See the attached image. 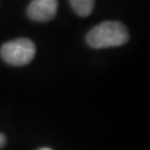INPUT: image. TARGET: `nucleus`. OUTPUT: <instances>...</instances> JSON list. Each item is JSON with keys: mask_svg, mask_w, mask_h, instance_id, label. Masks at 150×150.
Masks as SVG:
<instances>
[{"mask_svg": "<svg viewBox=\"0 0 150 150\" xmlns=\"http://www.w3.org/2000/svg\"><path fill=\"white\" fill-rule=\"evenodd\" d=\"M129 41L126 26L120 21H103L86 34V43L94 49L120 46Z\"/></svg>", "mask_w": 150, "mask_h": 150, "instance_id": "obj_1", "label": "nucleus"}, {"mask_svg": "<svg viewBox=\"0 0 150 150\" xmlns=\"http://www.w3.org/2000/svg\"><path fill=\"white\" fill-rule=\"evenodd\" d=\"M35 53V44L26 38L10 40L4 44L0 49V55H1L3 60L14 67H24V65L29 64L34 59Z\"/></svg>", "mask_w": 150, "mask_h": 150, "instance_id": "obj_2", "label": "nucleus"}, {"mask_svg": "<svg viewBox=\"0 0 150 150\" xmlns=\"http://www.w3.org/2000/svg\"><path fill=\"white\" fill-rule=\"evenodd\" d=\"M58 11V0H33L26 14L31 20L45 23L53 20Z\"/></svg>", "mask_w": 150, "mask_h": 150, "instance_id": "obj_3", "label": "nucleus"}, {"mask_svg": "<svg viewBox=\"0 0 150 150\" xmlns=\"http://www.w3.org/2000/svg\"><path fill=\"white\" fill-rule=\"evenodd\" d=\"M70 5L79 16H89L94 10L95 0H70Z\"/></svg>", "mask_w": 150, "mask_h": 150, "instance_id": "obj_4", "label": "nucleus"}, {"mask_svg": "<svg viewBox=\"0 0 150 150\" xmlns=\"http://www.w3.org/2000/svg\"><path fill=\"white\" fill-rule=\"evenodd\" d=\"M5 144H6V138H5V135L0 133V149H1Z\"/></svg>", "mask_w": 150, "mask_h": 150, "instance_id": "obj_5", "label": "nucleus"}, {"mask_svg": "<svg viewBox=\"0 0 150 150\" xmlns=\"http://www.w3.org/2000/svg\"><path fill=\"white\" fill-rule=\"evenodd\" d=\"M40 150H51V149H49V148H43V149H40Z\"/></svg>", "mask_w": 150, "mask_h": 150, "instance_id": "obj_6", "label": "nucleus"}]
</instances>
